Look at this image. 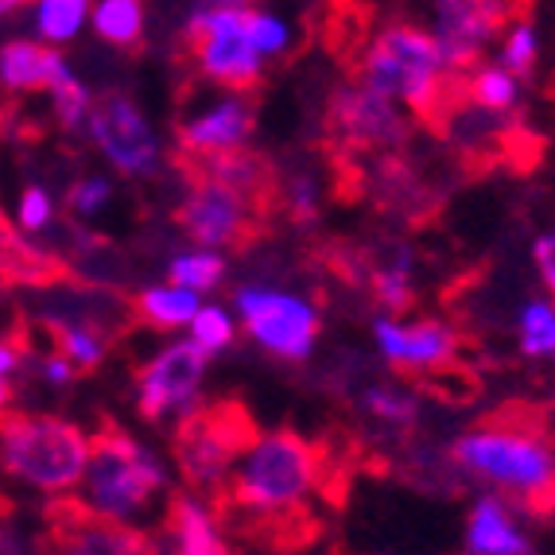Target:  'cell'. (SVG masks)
I'll list each match as a JSON object with an SVG mask.
<instances>
[{
    "mask_svg": "<svg viewBox=\"0 0 555 555\" xmlns=\"http://www.w3.org/2000/svg\"><path fill=\"white\" fill-rule=\"evenodd\" d=\"M203 171L214 179H222V183L237 186L241 195L257 198V203L269 195V186H272V164L264 156H257V152H249V144L203 159Z\"/></svg>",
    "mask_w": 555,
    "mask_h": 555,
    "instance_id": "cell-24",
    "label": "cell"
},
{
    "mask_svg": "<svg viewBox=\"0 0 555 555\" xmlns=\"http://www.w3.org/2000/svg\"><path fill=\"white\" fill-rule=\"evenodd\" d=\"M358 78L373 90L389 93L416 120L443 117L454 90V70L439 39L431 36V28H420L408 20H392L365 39Z\"/></svg>",
    "mask_w": 555,
    "mask_h": 555,
    "instance_id": "cell-3",
    "label": "cell"
},
{
    "mask_svg": "<svg viewBox=\"0 0 555 555\" xmlns=\"http://www.w3.org/2000/svg\"><path fill=\"white\" fill-rule=\"evenodd\" d=\"M237 334H241L237 311L225 307L222 299H203V307H198L191 326H186V338H191L210 361L222 358L225 350H233Z\"/></svg>",
    "mask_w": 555,
    "mask_h": 555,
    "instance_id": "cell-28",
    "label": "cell"
},
{
    "mask_svg": "<svg viewBox=\"0 0 555 555\" xmlns=\"http://www.w3.org/2000/svg\"><path fill=\"white\" fill-rule=\"evenodd\" d=\"M198 307H203V296H198L195 287L176 284V280L140 287L137 296L140 323L152 326V331H186Z\"/></svg>",
    "mask_w": 555,
    "mask_h": 555,
    "instance_id": "cell-21",
    "label": "cell"
},
{
    "mask_svg": "<svg viewBox=\"0 0 555 555\" xmlns=\"http://www.w3.org/2000/svg\"><path fill=\"white\" fill-rule=\"evenodd\" d=\"M24 4H28V0H0V20H9L12 12H20Z\"/></svg>",
    "mask_w": 555,
    "mask_h": 555,
    "instance_id": "cell-41",
    "label": "cell"
},
{
    "mask_svg": "<svg viewBox=\"0 0 555 555\" xmlns=\"http://www.w3.org/2000/svg\"><path fill=\"white\" fill-rule=\"evenodd\" d=\"M164 459L129 431L105 427L90 443V463H86V474L75 490V505H82L93 517L113 520V525L137 528L152 513V505L164 498Z\"/></svg>",
    "mask_w": 555,
    "mask_h": 555,
    "instance_id": "cell-5",
    "label": "cell"
},
{
    "mask_svg": "<svg viewBox=\"0 0 555 555\" xmlns=\"http://www.w3.org/2000/svg\"><path fill=\"white\" fill-rule=\"evenodd\" d=\"M31 36L51 47H70L90 28L93 0H28Z\"/></svg>",
    "mask_w": 555,
    "mask_h": 555,
    "instance_id": "cell-22",
    "label": "cell"
},
{
    "mask_svg": "<svg viewBox=\"0 0 555 555\" xmlns=\"http://www.w3.org/2000/svg\"><path fill=\"white\" fill-rule=\"evenodd\" d=\"M198 9H249L257 0H195Z\"/></svg>",
    "mask_w": 555,
    "mask_h": 555,
    "instance_id": "cell-40",
    "label": "cell"
},
{
    "mask_svg": "<svg viewBox=\"0 0 555 555\" xmlns=\"http://www.w3.org/2000/svg\"><path fill=\"white\" fill-rule=\"evenodd\" d=\"M90 28L105 47L132 51L149 31V4L144 0H93Z\"/></svg>",
    "mask_w": 555,
    "mask_h": 555,
    "instance_id": "cell-23",
    "label": "cell"
},
{
    "mask_svg": "<svg viewBox=\"0 0 555 555\" xmlns=\"http://www.w3.org/2000/svg\"><path fill=\"white\" fill-rule=\"evenodd\" d=\"M20 365H24V346L16 338H0V377H16Z\"/></svg>",
    "mask_w": 555,
    "mask_h": 555,
    "instance_id": "cell-39",
    "label": "cell"
},
{
    "mask_svg": "<svg viewBox=\"0 0 555 555\" xmlns=\"http://www.w3.org/2000/svg\"><path fill=\"white\" fill-rule=\"evenodd\" d=\"M55 346L75 361L78 373H93L109 353V334L93 319H63L55 323Z\"/></svg>",
    "mask_w": 555,
    "mask_h": 555,
    "instance_id": "cell-29",
    "label": "cell"
},
{
    "mask_svg": "<svg viewBox=\"0 0 555 555\" xmlns=\"http://www.w3.org/2000/svg\"><path fill=\"white\" fill-rule=\"evenodd\" d=\"M257 129V113L253 102L245 98V90H222L214 102L198 105L195 113H186L176 129V144L183 156L191 159H210L222 152L245 149Z\"/></svg>",
    "mask_w": 555,
    "mask_h": 555,
    "instance_id": "cell-15",
    "label": "cell"
},
{
    "mask_svg": "<svg viewBox=\"0 0 555 555\" xmlns=\"http://www.w3.org/2000/svg\"><path fill=\"white\" fill-rule=\"evenodd\" d=\"M280 198H284V210L292 222H315L319 210H323V186L311 171H296L287 176L284 186H280Z\"/></svg>",
    "mask_w": 555,
    "mask_h": 555,
    "instance_id": "cell-36",
    "label": "cell"
},
{
    "mask_svg": "<svg viewBox=\"0 0 555 555\" xmlns=\"http://www.w3.org/2000/svg\"><path fill=\"white\" fill-rule=\"evenodd\" d=\"M47 98H51V113H55L59 129L63 132H86L90 113H93V98H98V93H93L90 86L75 75V70L59 78V82L47 90Z\"/></svg>",
    "mask_w": 555,
    "mask_h": 555,
    "instance_id": "cell-32",
    "label": "cell"
},
{
    "mask_svg": "<svg viewBox=\"0 0 555 555\" xmlns=\"http://www.w3.org/2000/svg\"><path fill=\"white\" fill-rule=\"evenodd\" d=\"M113 198H117L113 179L102 176V171H90V176L70 183V191H66V210L75 214L78 222H98L113 206Z\"/></svg>",
    "mask_w": 555,
    "mask_h": 555,
    "instance_id": "cell-34",
    "label": "cell"
},
{
    "mask_svg": "<svg viewBox=\"0 0 555 555\" xmlns=\"http://www.w3.org/2000/svg\"><path fill=\"white\" fill-rule=\"evenodd\" d=\"M36 377L43 380L47 389H70L75 385V377H78V365L70 358H66L59 346H51L47 353H39L36 358Z\"/></svg>",
    "mask_w": 555,
    "mask_h": 555,
    "instance_id": "cell-37",
    "label": "cell"
},
{
    "mask_svg": "<svg viewBox=\"0 0 555 555\" xmlns=\"http://www.w3.org/2000/svg\"><path fill=\"white\" fill-rule=\"evenodd\" d=\"M59 547L66 552H86V555H125V552H144V540H137L140 532L129 525H113V520H102L86 513L82 505L66 509L63 520L55 525Z\"/></svg>",
    "mask_w": 555,
    "mask_h": 555,
    "instance_id": "cell-19",
    "label": "cell"
},
{
    "mask_svg": "<svg viewBox=\"0 0 555 555\" xmlns=\"http://www.w3.org/2000/svg\"><path fill=\"white\" fill-rule=\"evenodd\" d=\"M326 478V454L299 431H253L225 478V493L237 513L260 520H284L307 509Z\"/></svg>",
    "mask_w": 555,
    "mask_h": 555,
    "instance_id": "cell-1",
    "label": "cell"
},
{
    "mask_svg": "<svg viewBox=\"0 0 555 555\" xmlns=\"http://www.w3.org/2000/svg\"><path fill=\"white\" fill-rule=\"evenodd\" d=\"M520 98H525V78L513 75L509 66L498 63V59L493 63H481L478 59L463 82V102L481 113H493V117L513 113L520 105Z\"/></svg>",
    "mask_w": 555,
    "mask_h": 555,
    "instance_id": "cell-20",
    "label": "cell"
},
{
    "mask_svg": "<svg viewBox=\"0 0 555 555\" xmlns=\"http://www.w3.org/2000/svg\"><path fill=\"white\" fill-rule=\"evenodd\" d=\"M59 218V203L55 195L47 191L43 183H24L16 195V230L36 237V233H47Z\"/></svg>",
    "mask_w": 555,
    "mask_h": 555,
    "instance_id": "cell-35",
    "label": "cell"
},
{
    "mask_svg": "<svg viewBox=\"0 0 555 555\" xmlns=\"http://www.w3.org/2000/svg\"><path fill=\"white\" fill-rule=\"evenodd\" d=\"M75 66L63 55V47H51L43 39H9L0 43V90L4 93H47Z\"/></svg>",
    "mask_w": 555,
    "mask_h": 555,
    "instance_id": "cell-17",
    "label": "cell"
},
{
    "mask_svg": "<svg viewBox=\"0 0 555 555\" xmlns=\"http://www.w3.org/2000/svg\"><path fill=\"white\" fill-rule=\"evenodd\" d=\"M501 47H498V63H505L513 75L528 78L537 75L540 63V28L528 16H513L505 28H501Z\"/></svg>",
    "mask_w": 555,
    "mask_h": 555,
    "instance_id": "cell-30",
    "label": "cell"
},
{
    "mask_svg": "<svg viewBox=\"0 0 555 555\" xmlns=\"http://www.w3.org/2000/svg\"><path fill=\"white\" fill-rule=\"evenodd\" d=\"M186 43L198 78L218 90H245L264 78L269 59L260 55L245 28V9H198L186 16Z\"/></svg>",
    "mask_w": 555,
    "mask_h": 555,
    "instance_id": "cell-7",
    "label": "cell"
},
{
    "mask_svg": "<svg viewBox=\"0 0 555 555\" xmlns=\"http://www.w3.org/2000/svg\"><path fill=\"white\" fill-rule=\"evenodd\" d=\"M233 311L253 346L276 361H307L319 346L323 315L307 296L276 284H241L233 292Z\"/></svg>",
    "mask_w": 555,
    "mask_h": 555,
    "instance_id": "cell-6",
    "label": "cell"
},
{
    "mask_svg": "<svg viewBox=\"0 0 555 555\" xmlns=\"http://www.w3.org/2000/svg\"><path fill=\"white\" fill-rule=\"evenodd\" d=\"M361 412L385 427H412L420 420V400L404 385H370L361 392Z\"/></svg>",
    "mask_w": 555,
    "mask_h": 555,
    "instance_id": "cell-31",
    "label": "cell"
},
{
    "mask_svg": "<svg viewBox=\"0 0 555 555\" xmlns=\"http://www.w3.org/2000/svg\"><path fill=\"white\" fill-rule=\"evenodd\" d=\"M93 436L55 412H0V474L39 498H70L90 463Z\"/></svg>",
    "mask_w": 555,
    "mask_h": 555,
    "instance_id": "cell-4",
    "label": "cell"
},
{
    "mask_svg": "<svg viewBox=\"0 0 555 555\" xmlns=\"http://www.w3.org/2000/svg\"><path fill=\"white\" fill-rule=\"evenodd\" d=\"M451 459L470 481L505 493L525 509H555V443L540 427L490 420L454 439Z\"/></svg>",
    "mask_w": 555,
    "mask_h": 555,
    "instance_id": "cell-2",
    "label": "cell"
},
{
    "mask_svg": "<svg viewBox=\"0 0 555 555\" xmlns=\"http://www.w3.org/2000/svg\"><path fill=\"white\" fill-rule=\"evenodd\" d=\"M532 269H537L547 296H555V225L532 241Z\"/></svg>",
    "mask_w": 555,
    "mask_h": 555,
    "instance_id": "cell-38",
    "label": "cell"
},
{
    "mask_svg": "<svg viewBox=\"0 0 555 555\" xmlns=\"http://www.w3.org/2000/svg\"><path fill=\"white\" fill-rule=\"evenodd\" d=\"M179 225L195 245L237 249L249 241L253 225H257V198L241 195L237 186L203 171L186 186L183 203H179Z\"/></svg>",
    "mask_w": 555,
    "mask_h": 555,
    "instance_id": "cell-12",
    "label": "cell"
},
{
    "mask_svg": "<svg viewBox=\"0 0 555 555\" xmlns=\"http://www.w3.org/2000/svg\"><path fill=\"white\" fill-rule=\"evenodd\" d=\"M326 125L346 149L358 152H397L412 137V113L361 78L331 93Z\"/></svg>",
    "mask_w": 555,
    "mask_h": 555,
    "instance_id": "cell-11",
    "label": "cell"
},
{
    "mask_svg": "<svg viewBox=\"0 0 555 555\" xmlns=\"http://www.w3.org/2000/svg\"><path fill=\"white\" fill-rule=\"evenodd\" d=\"M245 28H249L253 47H257L269 63L272 59H284L287 51H292V39H296V31H292V24H287L284 16H276V12H269V9H257V4L245 9Z\"/></svg>",
    "mask_w": 555,
    "mask_h": 555,
    "instance_id": "cell-33",
    "label": "cell"
},
{
    "mask_svg": "<svg viewBox=\"0 0 555 555\" xmlns=\"http://www.w3.org/2000/svg\"><path fill=\"white\" fill-rule=\"evenodd\" d=\"M517 350L528 361H555V296H537L520 304Z\"/></svg>",
    "mask_w": 555,
    "mask_h": 555,
    "instance_id": "cell-27",
    "label": "cell"
},
{
    "mask_svg": "<svg viewBox=\"0 0 555 555\" xmlns=\"http://www.w3.org/2000/svg\"><path fill=\"white\" fill-rule=\"evenodd\" d=\"M12 404V380L9 377H0V412Z\"/></svg>",
    "mask_w": 555,
    "mask_h": 555,
    "instance_id": "cell-42",
    "label": "cell"
},
{
    "mask_svg": "<svg viewBox=\"0 0 555 555\" xmlns=\"http://www.w3.org/2000/svg\"><path fill=\"white\" fill-rule=\"evenodd\" d=\"M86 137L98 156L125 179H152L164 167V140L129 93H98Z\"/></svg>",
    "mask_w": 555,
    "mask_h": 555,
    "instance_id": "cell-9",
    "label": "cell"
},
{
    "mask_svg": "<svg viewBox=\"0 0 555 555\" xmlns=\"http://www.w3.org/2000/svg\"><path fill=\"white\" fill-rule=\"evenodd\" d=\"M370 292L385 315H404L416 304V264L412 253H397L385 264H377L370 276Z\"/></svg>",
    "mask_w": 555,
    "mask_h": 555,
    "instance_id": "cell-26",
    "label": "cell"
},
{
    "mask_svg": "<svg viewBox=\"0 0 555 555\" xmlns=\"http://www.w3.org/2000/svg\"><path fill=\"white\" fill-rule=\"evenodd\" d=\"M210 358L191 338H171L137 370V412L149 424H179L203 404Z\"/></svg>",
    "mask_w": 555,
    "mask_h": 555,
    "instance_id": "cell-10",
    "label": "cell"
},
{
    "mask_svg": "<svg viewBox=\"0 0 555 555\" xmlns=\"http://www.w3.org/2000/svg\"><path fill=\"white\" fill-rule=\"evenodd\" d=\"M373 350L389 370L427 377L459 358V334L443 319H400L380 311L373 319Z\"/></svg>",
    "mask_w": 555,
    "mask_h": 555,
    "instance_id": "cell-14",
    "label": "cell"
},
{
    "mask_svg": "<svg viewBox=\"0 0 555 555\" xmlns=\"http://www.w3.org/2000/svg\"><path fill=\"white\" fill-rule=\"evenodd\" d=\"M253 439V424L233 404H198L186 420L176 424V463L186 486L198 493L225 490L241 447Z\"/></svg>",
    "mask_w": 555,
    "mask_h": 555,
    "instance_id": "cell-8",
    "label": "cell"
},
{
    "mask_svg": "<svg viewBox=\"0 0 555 555\" xmlns=\"http://www.w3.org/2000/svg\"><path fill=\"white\" fill-rule=\"evenodd\" d=\"M463 547L470 555H528L537 544H532V537H528L525 525L517 520L509 498L490 490V493H478L470 513H466Z\"/></svg>",
    "mask_w": 555,
    "mask_h": 555,
    "instance_id": "cell-16",
    "label": "cell"
},
{
    "mask_svg": "<svg viewBox=\"0 0 555 555\" xmlns=\"http://www.w3.org/2000/svg\"><path fill=\"white\" fill-rule=\"evenodd\" d=\"M517 9L520 0H427L431 36L439 39L454 75H466L486 55Z\"/></svg>",
    "mask_w": 555,
    "mask_h": 555,
    "instance_id": "cell-13",
    "label": "cell"
},
{
    "mask_svg": "<svg viewBox=\"0 0 555 555\" xmlns=\"http://www.w3.org/2000/svg\"><path fill=\"white\" fill-rule=\"evenodd\" d=\"M225 272H230L225 249H210V245H195V241H191V249H179L167 260V280L195 287L198 296L218 292L225 284Z\"/></svg>",
    "mask_w": 555,
    "mask_h": 555,
    "instance_id": "cell-25",
    "label": "cell"
},
{
    "mask_svg": "<svg viewBox=\"0 0 555 555\" xmlns=\"http://www.w3.org/2000/svg\"><path fill=\"white\" fill-rule=\"evenodd\" d=\"M164 532H167V547L179 552V555H222V552H230L222 517L214 513V505L198 490L179 493V498L167 505Z\"/></svg>",
    "mask_w": 555,
    "mask_h": 555,
    "instance_id": "cell-18",
    "label": "cell"
}]
</instances>
